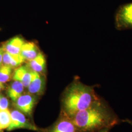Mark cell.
<instances>
[{"mask_svg":"<svg viewBox=\"0 0 132 132\" xmlns=\"http://www.w3.org/2000/svg\"><path fill=\"white\" fill-rule=\"evenodd\" d=\"M0 132H1V131H0Z\"/></svg>","mask_w":132,"mask_h":132,"instance_id":"23","label":"cell"},{"mask_svg":"<svg viewBox=\"0 0 132 132\" xmlns=\"http://www.w3.org/2000/svg\"><path fill=\"white\" fill-rule=\"evenodd\" d=\"M70 118L77 132H98L105 128L112 129L120 120L112 109L101 98Z\"/></svg>","mask_w":132,"mask_h":132,"instance_id":"1","label":"cell"},{"mask_svg":"<svg viewBox=\"0 0 132 132\" xmlns=\"http://www.w3.org/2000/svg\"><path fill=\"white\" fill-rule=\"evenodd\" d=\"M27 65L32 71L42 75L46 68L45 57L42 53L40 52L35 58L28 61Z\"/></svg>","mask_w":132,"mask_h":132,"instance_id":"10","label":"cell"},{"mask_svg":"<svg viewBox=\"0 0 132 132\" xmlns=\"http://www.w3.org/2000/svg\"><path fill=\"white\" fill-rule=\"evenodd\" d=\"M19 128L38 130V128L29 122L22 112L18 110H13L11 112V122L7 129L8 131H11Z\"/></svg>","mask_w":132,"mask_h":132,"instance_id":"4","label":"cell"},{"mask_svg":"<svg viewBox=\"0 0 132 132\" xmlns=\"http://www.w3.org/2000/svg\"><path fill=\"white\" fill-rule=\"evenodd\" d=\"M114 24L119 30L132 29V3L118 7L115 14Z\"/></svg>","mask_w":132,"mask_h":132,"instance_id":"3","label":"cell"},{"mask_svg":"<svg viewBox=\"0 0 132 132\" xmlns=\"http://www.w3.org/2000/svg\"><path fill=\"white\" fill-rule=\"evenodd\" d=\"M25 43L23 38L19 36L14 37L5 43L4 50L12 54H20L21 48Z\"/></svg>","mask_w":132,"mask_h":132,"instance_id":"8","label":"cell"},{"mask_svg":"<svg viewBox=\"0 0 132 132\" xmlns=\"http://www.w3.org/2000/svg\"><path fill=\"white\" fill-rule=\"evenodd\" d=\"M45 78L41 74L33 71L32 80L28 87V93L34 95L42 94L45 88Z\"/></svg>","mask_w":132,"mask_h":132,"instance_id":"7","label":"cell"},{"mask_svg":"<svg viewBox=\"0 0 132 132\" xmlns=\"http://www.w3.org/2000/svg\"><path fill=\"white\" fill-rule=\"evenodd\" d=\"M24 59L21 54H12L4 51L3 57V63L5 65L10 66L12 68L21 66Z\"/></svg>","mask_w":132,"mask_h":132,"instance_id":"11","label":"cell"},{"mask_svg":"<svg viewBox=\"0 0 132 132\" xmlns=\"http://www.w3.org/2000/svg\"><path fill=\"white\" fill-rule=\"evenodd\" d=\"M4 52V50L3 48H0V65H2L3 63V57Z\"/></svg>","mask_w":132,"mask_h":132,"instance_id":"17","label":"cell"},{"mask_svg":"<svg viewBox=\"0 0 132 132\" xmlns=\"http://www.w3.org/2000/svg\"><path fill=\"white\" fill-rule=\"evenodd\" d=\"M12 73V68L7 65L0 67V82L4 84L10 80Z\"/></svg>","mask_w":132,"mask_h":132,"instance_id":"15","label":"cell"},{"mask_svg":"<svg viewBox=\"0 0 132 132\" xmlns=\"http://www.w3.org/2000/svg\"><path fill=\"white\" fill-rule=\"evenodd\" d=\"M36 44L34 42L24 43L23 45L20 54L25 61H30L40 53Z\"/></svg>","mask_w":132,"mask_h":132,"instance_id":"9","label":"cell"},{"mask_svg":"<svg viewBox=\"0 0 132 132\" xmlns=\"http://www.w3.org/2000/svg\"><path fill=\"white\" fill-rule=\"evenodd\" d=\"M11 122V113L7 109L0 110V131L7 129Z\"/></svg>","mask_w":132,"mask_h":132,"instance_id":"14","label":"cell"},{"mask_svg":"<svg viewBox=\"0 0 132 132\" xmlns=\"http://www.w3.org/2000/svg\"><path fill=\"white\" fill-rule=\"evenodd\" d=\"M123 122H125L128 123L130 124V125H131L132 126V120H130V119H126L123 120Z\"/></svg>","mask_w":132,"mask_h":132,"instance_id":"19","label":"cell"},{"mask_svg":"<svg viewBox=\"0 0 132 132\" xmlns=\"http://www.w3.org/2000/svg\"><path fill=\"white\" fill-rule=\"evenodd\" d=\"M1 66H2V65H0V67H1Z\"/></svg>","mask_w":132,"mask_h":132,"instance_id":"22","label":"cell"},{"mask_svg":"<svg viewBox=\"0 0 132 132\" xmlns=\"http://www.w3.org/2000/svg\"><path fill=\"white\" fill-rule=\"evenodd\" d=\"M4 88V86L3 85V83L0 82V92L2 90H3Z\"/></svg>","mask_w":132,"mask_h":132,"instance_id":"20","label":"cell"},{"mask_svg":"<svg viewBox=\"0 0 132 132\" xmlns=\"http://www.w3.org/2000/svg\"><path fill=\"white\" fill-rule=\"evenodd\" d=\"M33 73V71L28 65H21L14 71L13 79L18 81L22 83L24 88H28L32 80Z\"/></svg>","mask_w":132,"mask_h":132,"instance_id":"6","label":"cell"},{"mask_svg":"<svg viewBox=\"0 0 132 132\" xmlns=\"http://www.w3.org/2000/svg\"><path fill=\"white\" fill-rule=\"evenodd\" d=\"M9 105V100L4 96H2L0 99V110H5L8 109Z\"/></svg>","mask_w":132,"mask_h":132,"instance_id":"16","label":"cell"},{"mask_svg":"<svg viewBox=\"0 0 132 132\" xmlns=\"http://www.w3.org/2000/svg\"><path fill=\"white\" fill-rule=\"evenodd\" d=\"M100 99L95 92L94 86L85 85L76 79L65 92L63 100L64 109L67 116L70 118Z\"/></svg>","mask_w":132,"mask_h":132,"instance_id":"2","label":"cell"},{"mask_svg":"<svg viewBox=\"0 0 132 132\" xmlns=\"http://www.w3.org/2000/svg\"><path fill=\"white\" fill-rule=\"evenodd\" d=\"M24 88L22 83L14 80L8 88L7 94L9 97L14 102L22 94Z\"/></svg>","mask_w":132,"mask_h":132,"instance_id":"12","label":"cell"},{"mask_svg":"<svg viewBox=\"0 0 132 132\" xmlns=\"http://www.w3.org/2000/svg\"><path fill=\"white\" fill-rule=\"evenodd\" d=\"M52 132H77L71 118L63 119L59 121L53 127Z\"/></svg>","mask_w":132,"mask_h":132,"instance_id":"13","label":"cell"},{"mask_svg":"<svg viewBox=\"0 0 132 132\" xmlns=\"http://www.w3.org/2000/svg\"><path fill=\"white\" fill-rule=\"evenodd\" d=\"M36 102V98L35 95L26 94H22L14 102V105L18 111L22 113L30 115L32 113Z\"/></svg>","mask_w":132,"mask_h":132,"instance_id":"5","label":"cell"},{"mask_svg":"<svg viewBox=\"0 0 132 132\" xmlns=\"http://www.w3.org/2000/svg\"><path fill=\"white\" fill-rule=\"evenodd\" d=\"M111 129V128H105V129H103L99 131L98 132H109Z\"/></svg>","mask_w":132,"mask_h":132,"instance_id":"18","label":"cell"},{"mask_svg":"<svg viewBox=\"0 0 132 132\" xmlns=\"http://www.w3.org/2000/svg\"><path fill=\"white\" fill-rule=\"evenodd\" d=\"M1 97H2V96H1V95L0 94V99H1Z\"/></svg>","mask_w":132,"mask_h":132,"instance_id":"21","label":"cell"}]
</instances>
